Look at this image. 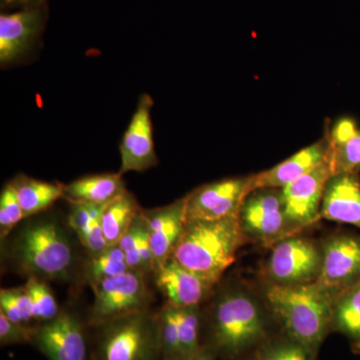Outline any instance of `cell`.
Listing matches in <instances>:
<instances>
[{
    "label": "cell",
    "mask_w": 360,
    "mask_h": 360,
    "mask_svg": "<svg viewBox=\"0 0 360 360\" xmlns=\"http://www.w3.org/2000/svg\"><path fill=\"white\" fill-rule=\"evenodd\" d=\"M70 231L54 214L25 219L1 241L2 266L45 283L77 281L82 260Z\"/></svg>",
    "instance_id": "6da1fadb"
},
{
    "label": "cell",
    "mask_w": 360,
    "mask_h": 360,
    "mask_svg": "<svg viewBox=\"0 0 360 360\" xmlns=\"http://www.w3.org/2000/svg\"><path fill=\"white\" fill-rule=\"evenodd\" d=\"M202 321L207 322L210 343L215 354L238 356L264 336V314L258 303L243 290L225 288L213 293Z\"/></svg>",
    "instance_id": "3957f363"
},
{
    "label": "cell",
    "mask_w": 360,
    "mask_h": 360,
    "mask_svg": "<svg viewBox=\"0 0 360 360\" xmlns=\"http://www.w3.org/2000/svg\"><path fill=\"white\" fill-rule=\"evenodd\" d=\"M180 354L182 360H189L198 354L202 347L200 345V331L202 328V310L200 307L175 309Z\"/></svg>",
    "instance_id": "cb8c5ba5"
},
{
    "label": "cell",
    "mask_w": 360,
    "mask_h": 360,
    "mask_svg": "<svg viewBox=\"0 0 360 360\" xmlns=\"http://www.w3.org/2000/svg\"><path fill=\"white\" fill-rule=\"evenodd\" d=\"M33 326L11 321L0 312V345H30Z\"/></svg>",
    "instance_id": "4dcf8cb0"
},
{
    "label": "cell",
    "mask_w": 360,
    "mask_h": 360,
    "mask_svg": "<svg viewBox=\"0 0 360 360\" xmlns=\"http://www.w3.org/2000/svg\"><path fill=\"white\" fill-rule=\"evenodd\" d=\"M238 217L217 220H189L172 257L180 265L217 284L245 245Z\"/></svg>",
    "instance_id": "7a4b0ae2"
},
{
    "label": "cell",
    "mask_w": 360,
    "mask_h": 360,
    "mask_svg": "<svg viewBox=\"0 0 360 360\" xmlns=\"http://www.w3.org/2000/svg\"><path fill=\"white\" fill-rule=\"evenodd\" d=\"M333 175L338 174H359L360 172V130L347 143L330 146L328 155Z\"/></svg>",
    "instance_id": "f1b7e54d"
},
{
    "label": "cell",
    "mask_w": 360,
    "mask_h": 360,
    "mask_svg": "<svg viewBox=\"0 0 360 360\" xmlns=\"http://www.w3.org/2000/svg\"><path fill=\"white\" fill-rule=\"evenodd\" d=\"M330 144L328 137L302 149L295 155L276 165V167L252 175L251 189L283 188L291 182L300 179L328 160Z\"/></svg>",
    "instance_id": "e0dca14e"
},
{
    "label": "cell",
    "mask_w": 360,
    "mask_h": 360,
    "mask_svg": "<svg viewBox=\"0 0 360 360\" xmlns=\"http://www.w3.org/2000/svg\"><path fill=\"white\" fill-rule=\"evenodd\" d=\"M257 360H264V359H257Z\"/></svg>",
    "instance_id": "8d00e7d4"
},
{
    "label": "cell",
    "mask_w": 360,
    "mask_h": 360,
    "mask_svg": "<svg viewBox=\"0 0 360 360\" xmlns=\"http://www.w3.org/2000/svg\"><path fill=\"white\" fill-rule=\"evenodd\" d=\"M0 312L6 315L11 321L23 324L20 309L16 304L11 288H2L0 290ZM25 326V324H23Z\"/></svg>",
    "instance_id": "836d02e7"
},
{
    "label": "cell",
    "mask_w": 360,
    "mask_h": 360,
    "mask_svg": "<svg viewBox=\"0 0 360 360\" xmlns=\"http://www.w3.org/2000/svg\"><path fill=\"white\" fill-rule=\"evenodd\" d=\"M130 270L124 253L118 243L106 246L105 250L82 260L77 281L91 288L94 284Z\"/></svg>",
    "instance_id": "603a6c76"
},
{
    "label": "cell",
    "mask_w": 360,
    "mask_h": 360,
    "mask_svg": "<svg viewBox=\"0 0 360 360\" xmlns=\"http://www.w3.org/2000/svg\"><path fill=\"white\" fill-rule=\"evenodd\" d=\"M252 175L234 177L198 187L186 195V220H217L238 217L252 191Z\"/></svg>",
    "instance_id": "8fae6325"
},
{
    "label": "cell",
    "mask_w": 360,
    "mask_h": 360,
    "mask_svg": "<svg viewBox=\"0 0 360 360\" xmlns=\"http://www.w3.org/2000/svg\"><path fill=\"white\" fill-rule=\"evenodd\" d=\"M153 106V99L149 94L139 96L136 110L120 144V175L146 172L158 165L151 120Z\"/></svg>",
    "instance_id": "4fadbf2b"
},
{
    "label": "cell",
    "mask_w": 360,
    "mask_h": 360,
    "mask_svg": "<svg viewBox=\"0 0 360 360\" xmlns=\"http://www.w3.org/2000/svg\"><path fill=\"white\" fill-rule=\"evenodd\" d=\"M321 217L360 229L359 174H338L328 179L322 198Z\"/></svg>",
    "instance_id": "ac0fdd59"
},
{
    "label": "cell",
    "mask_w": 360,
    "mask_h": 360,
    "mask_svg": "<svg viewBox=\"0 0 360 360\" xmlns=\"http://www.w3.org/2000/svg\"><path fill=\"white\" fill-rule=\"evenodd\" d=\"M47 7L44 1L20 7L0 15V65L2 68L20 63L34 49L44 32Z\"/></svg>",
    "instance_id": "7c38bea8"
},
{
    "label": "cell",
    "mask_w": 360,
    "mask_h": 360,
    "mask_svg": "<svg viewBox=\"0 0 360 360\" xmlns=\"http://www.w3.org/2000/svg\"><path fill=\"white\" fill-rule=\"evenodd\" d=\"M149 277L129 270L91 286L94 300L87 314L89 326L150 309L153 293Z\"/></svg>",
    "instance_id": "8992f818"
},
{
    "label": "cell",
    "mask_w": 360,
    "mask_h": 360,
    "mask_svg": "<svg viewBox=\"0 0 360 360\" xmlns=\"http://www.w3.org/2000/svg\"><path fill=\"white\" fill-rule=\"evenodd\" d=\"M321 264V250L311 240L290 236L274 245L265 274L271 284L302 285L319 279Z\"/></svg>",
    "instance_id": "9c48e42d"
},
{
    "label": "cell",
    "mask_w": 360,
    "mask_h": 360,
    "mask_svg": "<svg viewBox=\"0 0 360 360\" xmlns=\"http://www.w3.org/2000/svg\"><path fill=\"white\" fill-rule=\"evenodd\" d=\"M309 350L300 343H279L265 352L264 360H309Z\"/></svg>",
    "instance_id": "d6a6232c"
},
{
    "label": "cell",
    "mask_w": 360,
    "mask_h": 360,
    "mask_svg": "<svg viewBox=\"0 0 360 360\" xmlns=\"http://www.w3.org/2000/svg\"><path fill=\"white\" fill-rule=\"evenodd\" d=\"M239 224L246 238L264 245H276L298 231L285 213L281 188L251 191L238 213Z\"/></svg>",
    "instance_id": "52a82bcc"
},
{
    "label": "cell",
    "mask_w": 360,
    "mask_h": 360,
    "mask_svg": "<svg viewBox=\"0 0 360 360\" xmlns=\"http://www.w3.org/2000/svg\"><path fill=\"white\" fill-rule=\"evenodd\" d=\"M153 277L158 290L167 300L165 303L175 309L200 307L212 297L217 286L182 266L172 257L156 269Z\"/></svg>",
    "instance_id": "9a60e30c"
},
{
    "label": "cell",
    "mask_w": 360,
    "mask_h": 360,
    "mask_svg": "<svg viewBox=\"0 0 360 360\" xmlns=\"http://www.w3.org/2000/svg\"><path fill=\"white\" fill-rule=\"evenodd\" d=\"M155 269L172 257L186 225V195L161 207L143 210Z\"/></svg>",
    "instance_id": "2e32d148"
},
{
    "label": "cell",
    "mask_w": 360,
    "mask_h": 360,
    "mask_svg": "<svg viewBox=\"0 0 360 360\" xmlns=\"http://www.w3.org/2000/svg\"><path fill=\"white\" fill-rule=\"evenodd\" d=\"M333 324L360 345V285L343 293L335 300Z\"/></svg>",
    "instance_id": "d4e9b609"
},
{
    "label": "cell",
    "mask_w": 360,
    "mask_h": 360,
    "mask_svg": "<svg viewBox=\"0 0 360 360\" xmlns=\"http://www.w3.org/2000/svg\"><path fill=\"white\" fill-rule=\"evenodd\" d=\"M160 314L161 360H182L175 309L165 303Z\"/></svg>",
    "instance_id": "4316f807"
},
{
    "label": "cell",
    "mask_w": 360,
    "mask_h": 360,
    "mask_svg": "<svg viewBox=\"0 0 360 360\" xmlns=\"http://www.w3.org/2000/svg\"><path fill=\"white\" fill-rule=\"evenodd\" d=\"M89 331L90 360H161L158 310L92 324Z\"/></svg>",
    "instance_id": "5b68a950"
},
{
    "label": "cell",
    "mask_w": 360,
    "mask_h": 360,
    "mask_svg": "<svg viewBox=\"0 0 360 360\" xmlns=\"http://www.w3.org/2000/svg\"><path fill=\"white\" fill-rule=\"evenodd\" d=\"M321 274L315 283L336 300L360 285V236L338 233L321 250Z\"/></svg>",
    "instance_id": "30bf717a"
},
{
    "label": "cell",
    "mask_w": 360,
    "mask_h": 360,
    "mask_svg": "<svg viewBox=\"0 0 360 360\" xmlns=\"http://www.w3.org/2000/svg\"><path fill=\"white\" fill-rule=\"evenodd\" d=\"M144 225V217L141 212L134 219V224L120 238L118 245L120 246L130 270L144 274L141 255H139V245H141V234ZM146 276V274H144Z\"/></svg>",
    "instance_id": "f546056e"
},
{
    "label": "cell",
    "mask_w": 360,
    "mask_h": 360,
    "mask_svg": "<svg viewBox=\"0 0 360 360\" xmlns=\"http://www.w3.org/2000/svg\"><path fill=\"white\" fill-rule=\"evenodd\" d=\"M333 175L329 158L295 181L281 188L285 213L291 224L300 231L321 217L322 198Z\"/></svg>",
    "instance_id": "5bb4252c"
},
{
    "label": "cell",
    "mask_w": 360,
    "mask_h": 360,
    "mask_svg": "<svg viewBox=\"0 0 360 360\" xmlns=\"http://www.w3.org/2000/svg\"><path fill=\"white\" fill-rule=\"evenodd\" d=\"M127 191L122 175L118 172L87 175L63 184V200L68 203L108 205Z\"/></svg>",
    "instance_id": "d6986e66"
},
{
    "label": "cell",
    "mask_w": 360,
    "mask_h": 360,
    "mask_svg": "<svg viewBox=\"0 0 360 360\" xmlns=\"http://www.w3.org/2000/svg\"><path fill=\"white\" fill-rule=\"evenodd\" d=\"M25 286L32 297L33 314L37 324L51 321L58 316L61 309H59L53 293L45 281L37 278H27Z\"/></svg>",
    "instance_id": "484cf974"
},
{
    "label": "cell",
    "mask_w": 360,
    "mask_h": 360,
    "mask_svg": "<svg viewBox=\"0 0 360 360\" xmlns=\"http://www.w3.org/2000/svg\"><path fill=\"white\" fill-rule=\"evenodd\" d=\"M25 220L18 194L11 182H7L0 194V239L4 240Z\"/></svg>",
    "instance_id": "83f0119b"
},
{
    "label": "cell",
    "mask_w": 360,
    "mask_h": 360,
    "mask_svg": "<svg viewBox=\"0 0 360 360\" xmlns=\"http://www.w3.org/2000/svg\"><path fill=\"white\" fill-rule=\"evenodd\" d=\"M359 123L354 117L350 116H343L338 118L333 127L328 131V137L330 146H338L341 144L347 143L352 137L359 134Z\"/></svg>",
    "instance_id": "1f68e13d"
},
{
    "label": "cell",
    "mask_w": 360,
    "mask_h": 360,
    "mask_svg": "<svg viewBox=\"0 0 360 360\" xmlns=\"http://www.w3.org/2000/svg\"><path fill=\"white\" fill-rule=\"evenodd\" d=\"M18 194L25 219L39 214L63 198V184L42 181L25 174L11 179Z\"/></svg>",
    "instance_id": "44dd1931"
},
{
    "label": "cell",
    "mask_w": 360,
    "mask_h": 360,
    "mask_svg": "<svg viewBox=\"0 0 360 360\" xmlns=\"http://www.w3.org/2000/svg\"><path fill=\"white\" fill-rule=\"evenodd\" d=\"M70 210L68 224L75 231V236L87 255H94L105 250L101 227V215L106 205H91V203H70Z\"/></svg>",
    "instance_id": "ffe728a7"
},
{
    "label": "cell",
    "mask_w": 360,
    "mask_h": 360,
    "mask_svg": "<svg viewBox=\"0 0 360 360\" xmlns=\"http://www.w3.org/2000/svg\"><path fill=\"white\" fill-rule=\"evenodd\" d=\"M47 360H90L89 326L75 310L33 326L32 343Z\"/></svg>",
    "instance_id": "ba28073f"
},
{
    "label": "cell",
    "mask_w": 360,
    "mask_h": 360,
    "mask_svg": "<svg viewBox=\"0 0 360 360\" xmlns=\"http://www.w3.org/2000/svg\"><path fill=\"white\" fill-rule=\"evenodd\" d=\"M141 210L136 198L129 191L104 206L101 227L106 245H112L120 243V238L129 231Z\"/></svg>",
    "instance_id": "7402d4cb"
},
{
    "label": "cell",
    "mask_w": 360,
    "mask_h": 360,
    "mask_svg": "<svg viewBox=\"0 0 360 360\" xmlns=\"http://www.w3.org/2000/svg\"><path fill=\"white\" fill-rule=\"evenodd\" d=\"M215 356H217V354L212 348L207 347V345H202L198 354L194 355L189 360H214Z\"/></svg>",
    "instance_id": "d590c367"
},
{
    "label": "cell",
    "mask_w": 360,
    "mask_h": 360,
    "mask_svg": "<svg viewBox=\"0 0 360 360\" xmlns=\"http://www.w3.org/2000/svg\"><path fill=\"white\" fill-rule=\"evenodd\" d=\"M265 297L290 338L307 349L319 345L333 324L335 300L316 283L291 286L270 283Z\"/></svg>",
    "instance_id": "277c9868"
},
{
    "label": "cell",
    "mask_w": 360,
    "mask_h": 360,
    "mask_svg": "<svg viewBox=\"0 0 360 360\" xmlns=\"http://www.w3.org/2000/svg\"><path fill=\"white\" fill-rule=\"evenodd\" d=\"M40 1H44V0H0V4L2 8H11V7H25Z\"/></svg>",
    "instance_id": "e575fe53"
}]
</instances>
